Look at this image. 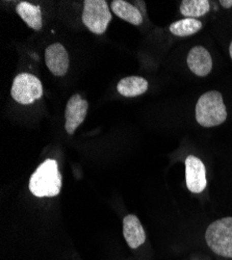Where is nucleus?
I'll return each mask as SVG.
<instances>
[{
  "label": "nucleus",
  "instance_id": "6e6552de",
  "mask_svg": "<svg viewBox=\"0 0 232 260\" xmlns=\"http://www.w3.org/2000/svg\"><path fill=\"white\" fill-rule=\"evenodd\" d=\"M45 62L53 75L64 76L69 69V54L60 43H54L45 50Z\"/></svg>",
  "mask_w": 232,
  "mask_h": 260
},
{
  "label": "nucleus",
  "instance_id": "ddd939ff",
  "mask_svg": "<svg viewBox=\"0 0 232 260\" xmlns=\"http://www.w3.org/2000/svg\"><path fill=\"white\" fill-rule=\"evenodd\" d=\"M16 12L30 28L35 30L42 28V12L39 6L22 2L16 7Z\"/></svg>",
  "mask_w": 232,
  "mask_h": 260
},
{
  "label": "nucleus",
  "instance_id": "1a4fd4ad",
  "mask_svg": "<svg viewBox=\"0 0 232 260\" xmlns=\"http://www.w3.org/2000/svg\"><path fill=\"white\" fill-rule=\"evenodd\" d=\"M187 66L194 74L200 77L208 75L213 69V58L203 46H195L187 54Z\"/></svg>",
  "mask_w": 232,
  "mask_h": 260
},
{
  "label": "nucleus",
  "instance_id": "f03ea898",
  "mask_svg": "<svg viewBox=\"0 0 232 260\" xmlns=\"http://www.w3.org/2000/svg\"><path fill=\"white\" fill-rule=\"evenodd\" d=\"M227 119V110L223 96L218 91L203 94L196 104V120L206 128L223 124Z\"/></svg>",
  "mask_w": 232,
  "mask_h": 260
},
{
  "label": "nucleus",
  "instance_id": "2eb2a0df",
  "mask_svg": "<svg viewBox=\"0 0 232 260\" xmlns=\"http://www.w3.org/2000/svg\"><path fill=\"white\" fill-rule=\"evenodd\" d=\"M210 5L208 0H183L180 6V12L185 18H199L209 12Z\"/></svg>",
  "mask_w": 232,
  "mask_h": 260
},
{
  "label": "nucleus",
  "instance_id": "0eeeda50",
  "mask_svg": "<svg viewBox=\"0 0 232 260\" xmlns=\"http://www.w3.org/2000/svg\"><path fill=\"white\" fill-rule=\"evenodd\" d=\"M88 108V101L82 99L81 96L78 94L73 95L69 99L65 112V128L69 135H73L75 133V130L78 128V126L82 124L84 119H86Z\"/></svg>",
  "mask_w": 232,
  "mask_h": 260
},
{
  "label": "nucleus",
  "instance_id": "f3484780",
  "mask_svg": "<svg viewBox=\"0 0 232 260\" xmlns=\"http://www.w3.org/2000/svg\"><path fill=\"white\" fill-rule=\"evenodd\" d=\"M229 54H230V57L232 59V41L230 43V46H229Z\"/></svg>",
  "mask_w": 232,
  "mask_h": 260
},
{
  "label": "nucleus",
  "instance_id": "423d86ee",
  "mask_svg": "<svg viewBox=\"0 0 232 260\" xmlns=\"http://www.w3.org/2000/svg\"><path fill=\"white\" fill-rule=\"evenodd\" d=\"M185 180L189 191L200 193L205 189L207 185L206 168L200 158L194 155H188L186 157Z\"/></svg>",
  "mask_w": 232,
  "mask_h": 260
},
{
  "label": "nucleus",
  "instance_id": "4468645a",
  "mask_svg": "<svg viewBox=\"0 0 232 260\" xmlns=\"http://www.w3.org/2000/svg\"><path fill=\"white\" fill-rule=\"evenodd\" d=\"M202 28V22L197 19L184 18L170 25V31L177 37H188L197 34Z\"/></svg>",
  "mask_w": 232,
  "mask_h": 260
},
{
  "label": "nucleus",
  "instance_id": "39448f33",
  "mask_svg": "<svg viewBox=\"0 0 232 260\" xmlns=\"http://www.w3.org/2000/svg\"><path fill=\"white\" fill-rule=\"evenodd\" d=\"M11 95L20 104L28 105L43 95V86L38 77L29 73L18 74L12 85Z\"/></svg>",
  "mask_w": 232,
  "mask_h": 260
},
{
  "label": "nucleus",
  "instance_id": "f257e3e1",
  "mask_svg": "<svg viewBox=\"0 0 232 260\" xmlns=\"http://www.w3.org/2000/svg\"><path fill=\"white\" fill-rule=\"evenodd\" d=\"M61 188V174L57 161L46 159L41 164L29 179V190L38 198L55 197Z\"/></svg>",
  "mask_w": 232,
  "mask_h": 260
},
{
  "label": "nucleus",
  "instance_id": "9d476101",
  "mask_svg": "<svg viewBox=\"0 0 232 260\" xmlns=\"http://www.w3.org/2000/svg\"><path fill=\"white\" fill-rule=\"evenodd\" d=\"M123 235L130 249H138L146 241L145 230L135 214L126 215L123 220Z\"/></svg>",
  "mask_w": 232,
  "mask_h": 260
},
{
  "label": "nucleus",
  "instance_id": "9b49d317",
  "mask_svg": "<svg viewBox=\"0 0 232 260\" xmlns=\"http://www.w3.org/2000/svg\"><path fill=\"white\" fill-rule=\"evenodd\" d=\"M117 90L124 97H137L148 90V81L141 76H128L119 81Z\"/></svg>",
  "mask_w": 232,
  "mask_h": 260
},
{
  "label": "nucleus",
  "instance_id": "7ed1b4c3",
  "mask_svg": "<svg viewBox=\"0 0 232 260\" xmlns=\"http://www.w3.org/2000/svg\"><path fill=\"white\" fill-rule=\"evenodd\" d=\"M205 240L215 254L232 258V218H223L210 224L205 232Z\"/></svg>",
  "mask_w": 232,
  "mask_h": 260
},
{
  "label": "nucleus",
  "instance_id": "f8f14e48",
  "mask_svg": "<svg viewBox=\"0 0 232 260\" xmlns=\"http://www.w3.org/2000/svg\"><path fill=\"white\" fill-rule=\"evenodd\" d=\"M112 11L122 20L132 25H141L143 23V15L141 11L134 5L124 0H114L111 5Z\"/></svg>",
  "mask_w": 232,
  "mask_h": 260
},
{
  "label": "nucleus",
  "instance_id": "20e7f679",
  "mask_svg": "<svg viewBox=\"0 0 232 260\" xmlns=\"http://www.w3.org/2000/svg\"><path fill=\"white\" fill-rule=\"evenodd\" d=\"M82 22L96 35H102L108 29L112 20V13L104 0H86L83 3Z\"/></svg>",
  "mask_w": 232,
  "mask_h": 260
},
{
  "label": "nucleus",
  "instance_id": "dca6fc26",
  "mask_svg": "<svg viewBox=\"0 0 232 260\" xmlns=\"http://www.w3.org/2000/svg\"><path fill=\"white\" fill-rule=\"evenodd\" d=\"M221 6L225 9H230L232 8V0H221L220 2Z\"/></svg>",
  "mask_w": 232,
  "mask_h": 260
}]
</instances>
